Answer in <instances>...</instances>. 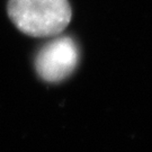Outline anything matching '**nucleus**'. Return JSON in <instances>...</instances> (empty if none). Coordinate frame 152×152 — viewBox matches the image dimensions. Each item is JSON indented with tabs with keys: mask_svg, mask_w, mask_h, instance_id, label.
Instances as JSON below:
<instances>
[{
	"mask_svg": "<svg viewBox=\"0 0 152 152\" xmlns=\"http://www.w3.org/2000/svg\"><path fill=\"white\" fill-rule=\"evenodd\" d=\"M8 15L24 34L50 37L69 25L71 8L68 0H9Z\"/></svg>",
	"mask_w": 152,
	"mask_h": 152,
	"instance_id": "obj_1",
	"label": "nucleus"
},
{
	"mask_svg": "<svg viewBox=\"0 0 152 152\" xmlns=\"http://www.w3.org/2000/svg\"><path fill=\"white\" fill-rule=\"evenodd\" d=\"M79 49L71 37H56L38 51L35 68L38 76L48 82H60L76 70Z\"/></svg>",
	"mask_w": 152,
	"mask_h": 152,
	"instance_id": "obj_2",
	"label": "nucleus"
}]
</instances>
